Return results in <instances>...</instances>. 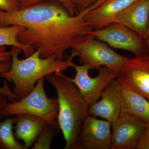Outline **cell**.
Masks as SVG:
<instances>
[{
    "mask_svg": "<svg viewBox=\"0 0 149 149\" xmlns=\"http://www.w3.org/2000/svg\"><path fill=\"white\" fill-rule=\"evenodd\" d=\"M57 93V120L65 142V149H80V136L89 107L80 95L71 78L62 72L45 76Z\"/></svg>",
    "mask_w": 149,
    "mask_h": 149,
    "instance_id": "cell-2",
    "label": "cell"
},
{
    "mask_svg": "<svg viewBox=\"0 0 149 149\" xmlns=\"http://www.w3.org/2000/svg\"><path fill=\"white\" fill-rule=\"evenodd\" d=\"M47 1L10 12L0 10V27L23 26L17 37L19 43L40 51L41 58L55 56L64 60L65 52L93 30L84 15L96 6L72 16L60 3Z\"/></svg>",
    "mask_w": 149,
    "mask_h": 149,
    "instance_id": "cell-1",
    "label": "cell"
},
{
    "mask_svg": "<svg viewBox=\"0 0 149 149\" xmlns=\"http://www.w3.org/2000/svg\"><path fill=\"white\" fill-rule=\"evenodd\" d=\"M136 149H149V133L144 131L139 141Z\"/></svg>",
    "mask_w": 149,
    "mask_h": 149,
    "instance_id": "cell-23",
    "label": "cell"
},
{
    "mask_svg": "<svg viewBox=\"0 0 149 149\" xmlns=\"http://www.w3.org/2000/svg\"><path fill=\"white\" fill-rule=\"evenodd\" d=\"M20 9L18 0H0V10L4 11H14Z\"/></svg>",
    "mask_w": 149,
    "mask_h": 149,
    "instance_id": "cell-22",
    "label": "cell"
},
{
    "mask_svg": "<svg viewBox=\"0 0 149 149\" xmlns=\"http://www.w3.org/2000/svg\"><path fill=\"white\" fill-rule=\"evenodd\" d=\"M145 131L147 133H149V121L147 123V127L145 130Z\"/></svg>",
    "mask_w": 149,
    "mask_h": 149,
    "instance_id": "cell-27",
    "label": "cell"
},
{
    "mask_svg": "<svg viewBox=\"0 0 149 149\" xmlns=\"http://www.w3.org/2000/svg\"><path fill=\"white\" fill-rule=\"evenodd\" d=\"M56 130V128L52 125L47 124L40 133L31 149H50L51 144L55 136Z\"/></svg>",
    "mask_w": 149,
    "mask_h": 149,
    "instance_id": "cell-18",
    "label": "cell"
},
{
    "mask_svg": "<svg viewBox=\"0 0 149 149\" xmlns=\"http://www.w3.org/2000/svg\"><path fill=\"white\" fill-rule=\"evenodd\" d=\"M73 68L76 74L71 80L78 88L80 95L90 107L98 101L102 93L112 80L118 75L107 67H101L98 74L95 77H90L88 71L92 70L88 64L78 65H74Z\"/></svg>",
    "mask_w": 149,
    "mask_h": 149,
    "instance_id": "cell-7",
    "label": "cell"
},
{
    "mask_svg": "<svg viewBox=\"0 0 149 149\" xmlns=\"http://www.w3.org/2000/svg\"><path fill=\"white\" fill-rule=\"evenodd\" d=\"M70 53L78 57L80 64H88L92 70L107 67L118 76L130 57L123 56L112 49L105 43L97 40L91 34L86 36L71 49Z\"/></svg>",
    "mask_w": 149,
    "mask_h": 149,
    "instance_id": "cell-5",
    "label": "cell"
},
{
    "mask_svg": "<svg viewBox=\"0 0 149 149\" xmlns=\"http://www.w3.org/2000/svg\"><path fill=\"white\" fill-rule=\"evenodd\" d=\"M11 66V61L3 62L0 63V74L3 72L8 71ZM0 93L5 95L8 97L9 100L12 102L17 101V97L15 94L10 89L8 83V80L4 79L3 81V86L0 88Z\"/></svg>",
    "mask_w": 149,
    "mask_h": 149,
    "instance_id": "cell-19",
    "label": "cell"
},
{
    "mask_svg": "<svg viewBox=\"0 0 149 149\" xmlns=\"http://www.w3.org/2000/svg\"><path fill=\"white\" fill-rule=\"evenodd\" d=\"M49 0H18L20 9L24 8L35 4ZM57 1L64 6L65 8L68 10L70 14L72 16L77 15V12L74 6L70 0H54Z\"/></svg>",
    "mask_w": 149,
    "mask_h": 149,
    "instance_id": "cell-20",
    "label": "cell"
},
{
    "mask_svg": "<svg viewBox=\"0 0 149 149\" xmlns=\"http://www.w3.org/2000/svg\"><path fill=\"white\" fill-rule=\"evenodd\" d=\"M25 27L21 25H13L0 27V46H10L21 49L24 55L28 57L35 50L32 47L22 45L17 39L19 32Z\"/></svg>",
    "mask_w": 149,
    "mask_h": 149,
    "instance_id": "cell-16",
    "label": "cell"
},
{
    "mask_svg": "<svg viewBox=\"0 0 149 149\" xmlns=\"http://www.w3.org/2000/svg\"><path fill=\"white\" fill-rule=\"evenodd\" d=\"M13 118V129L15 138L23 141L28 149L35 143L38 136L48 124L45 119L35 115L19 114Z\"/></svg>",
    "mask_w": 149,
    "mask_h": 149,
    "instance_id": "cell-14",
    "label": "cell"
},
{
    "mask_svg": "<svg viewBox=\"0 0 149 149\" xmlns=\"http://www.w3.org/2000/svg\"><path fill=\"white\" fill-rule=\"evenodd\" d=\"M11 59L10 51L7 50L5 46H0V63L10 61Z\"/></svg>",
    "mask_w": 149,
    "mask_h": 149,
    "instance_id": "cell-24",
    "label": "cell"
},
{
    "mask_svg": "<svg viewBox=\"0 0 149 149\" xmlns=\"http://www.w3.org/2000/svg\"><path fill=\"white\" fill-rule=\"evenodd\" d=\"M111 127V149H133L136 148L147 124L134 116L122 113Z\"/></svg>",
    "mask_w": 149,
    "mask_h": 149,
    "instance_id": "cell-8",
    "label": "cell"
},
{
    "mask_svg": "<svg viewBox=\"0 0 149 149\" xmlns=\"http://www.w3.org/2000/svg\"><path fill=\"white\" fill-rule=\"evenodd\" d=\"M8 98L7 96L0 93V123L2 121V116L1 115V111L6 107L7 104L8 103Z\"/></svg>",
    "mask_w": 149,
    "mask_h": 149,
    "instance_id": "cell-25",
    "label": "cell"
},
{
    "mask_svg": "<svg viewBox=\"0 0 149 149\" xmlns=\"http://www.w3.org/2000/svg\"><path fill=\"white\" fill-rule=\"evenodd\" d=\"M138 0H108L89 11L84 18L93 30H98L116 22L118 15L123 10Z\"/></svg>",
    "mask_w": 149,
    "mask_h": 149,
    "instance_id": "cell-12",
    "label": "cell"
},
{
    "mask_svg": "<svg viewBox=\"0 0 149 149\" xmlns=\"http://www.w3.org/2000/svg\"><path fill=\"white\" fill-rule=\"evenodd\" d=\"M13 125V118L10 116L0 123V149H27L16 140Z\"/></svg>",
    "mask_w": 149,
    "mask_h": 149,
    "instance_id": "cell-17",
    "label": "cell"
},
{
    "mask_svg": "<svg viewBox=\"0 0 149 149\" xmlns=\"http://www.w3.org/2000/svg\"><path fill=\"white\" fill-rule=\"evenodd\" d=\"M145 40L147 52H148V53H149V23L146 35V37H145Z\"/></svg>",
    "mask_w": 149,
    "mask_h": 149,
    "instance_id": "cell-26",
    "label": "cell"
},
{
    "mask_svg": "<svg viewBox=\"0 0 149 149\" xmlns=\"http://www.w3.org/2000/svg\"><path fill=\"white\" fill-rule=\"evenodd\" d=\"M10 51L12 59L10 69L2 73L0 77L13 83V92L17 101L27 96L42 77L55 72H63L75 65L73 59L75 56L72 53L64 60L55 56L41 58L40 51L36 50L26 59L20 60L18 55L21 49L12 47Z\"/></svg>",
    "mask_w": 149,
    "mask_h": 149,
    "instance_id": "cell-3",
    "label": "cell"
},
{
    "mask_svg": "<svg viewBox=\"0 0 149 149\" xmlns=\"http://www.w3.org/2000/svg\"><path fill=\"white\" fill-rule=\"evenodd\" d=\"M116 22L124 24L144 39L149 23V0H138L118 15Z\"/></svg>",
    "mask_w": 149,
    "mask_h": 149,
    "instance_id": "cell-13",
    "label": "cell"
},
{
    "mask_svg": "<svg viewBox=\"0 0 149 149\" xmlns=\"http://www.w3.org/2000/svg\"><path fill=\"white\" fill-rule=\"evenodd\" d=\"M111 123L88 114L80 136V149H111Z\"/></svg>",
    "mask_w": 149,
    "mask_h": 149,
    "instance_id": "cell-10",
    "label": "cell"
},
{
    "mask_svg": "<svg viewBox=\"0 0 149 149\" xmlns=\"http://www.w3.org/2000/svg\"><path fill=\"white\" fill-rule=\"evenodd\" d=\"M119 83L122 97V114L132 115L147 124L149 121V101L138 92Z\"/></svg>",
    "mask_w": 149,
    "mask_h": 149,
    "instance_id": "cell-15",
    "label": "cell"
},
{
    "mask_svg": "<svg viewBox=\"0 0 149 149\" xmlns=\"http://www.w3.org/2000/svg\"><path fill=\"white\" fill-rule=\"evenodd\" d=\"M45 77L38 80L35 88L20 100L7 104L1 111L3 117L12 115L29 114L42 118L48 124L61 130L58 122V102L57 98L48 97L44 88Z\"/></svg>",
    "mask_w": 149,
    "mask_h": 149,
    "instance_id": "cell-4",
    "label": "cell"
},
{
    "mask_svg": "<svg viewBox=\"0 0 149 149\" xmlns=\"http://www.w3.org/2000/svg\"><path fill=\"white\" fill-rule=\"evenodd\" d=\"M114 49L130 52L136 56L148 54L145 39L124 24L115 22L89 33Z\"/></svg>",
    "mask_w": 149,
    "mask_h": 149,
    "instance_id": "cell-6",
    "label": "cell"
},
{
    "mask_svg": "<svg viewBox=\"0 0 149 149\" xmlns=\"http://www.w3.org/2000/svg\"><path fill=\"white\" fill-rule=\"evenodd\" d=\"M117 79L149 101V53L130 58Z\"/></svg>",
    "mask_w": 149,
    "mask_h": 149,
    "instance_id": "cell-9",
    "label": "cell"
},
{
    "mask_svg": "<svg viewBox=\"0 0 149 149\" xmlns=\"http://www.w3.org/2000/svg\"><path fill=\"white\" fill-rule=\"evenodd\" d=\"M74 6L77 12V14L80 13L83 10L95 5L102 4L108 0H70Z\"/></svg>",
    "mask_w": 149,
    "mask_h": 149,
    "instance_id": "cell-21",
    "label": "cell"
},
{
    "mask_svg": "<svg viewBox=\"0 0 149 149\" xmlns=\"http://www.w3.org/2000/svg\"><path fill=\"white\" fill-rule=\"evenodd\" d=\"M101 100L89 107L88 114L102 118L112 123L122 114L120 85L117 78L112 80L104 90Z\"/></svg>",
    "mask_w": 149,
    "mask_h": 149,
    "instance_id": "cell-11",
    "label": "cell"
}]
</instances>
